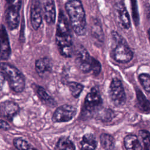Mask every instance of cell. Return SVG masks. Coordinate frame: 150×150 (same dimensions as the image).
Wrapping results in <instances>:
<instances>
[{"label":"cell","instance_id":"26","mask_svg":"<svg viewBox=\"0 0 150 150\" xmlns=\"http://www.w3.org/2000/svg\"><path fill=\"white\" fill-rule=\"evenodd\" d=\"M129 1L131 4L132 19L135 25L137 26L139 23V13L138 10L137 2V0H129Z\"/></svg>","mask_w":150,"mask_h":150},{"label":"cell","instance_id":"24","mask_svg":"<svg viewBox=\"0 0 150 150\" xmlns=\"http://www.w3.org/2000/svg\"><path fill=\"white\" fill-rule=\"evenodd\" d=\"M67 86L69 89L71 94L75 98H78L84 88V86L80 83L70 81L67 83Z\"/></svg>","mask_w":150,"mask_h":150},{"label":"cell","instance_id":"15","mask_svg":"<svg viewBox=\"0 0 150 150\" xmlns=\"http://www.w3.org/2000/svg\"><path fill=\"white\" fill-rule=\"evenodd\" d=\"M35 70L41 77L46 76L52 70V64L49 59L42 57L38 59L35 62Z\"/></svg>","mask_w":150,"mask_h":150},{"label":"cell","instance_id":"5","mask_svg":"<svg viewBox=\"0 0 150 150\" xmlns=\"http://www.w3.org/2000/svg\"><path fill=\"white\" fill-rule=\"evenodd\" d=\"M103 105V100L99 90L96 87L91 88L84 99L81 108V115L84 118H88L100 110Z\"/></svg>","mask_w":150,"mask_h":150},{"label":"cell","instance_id":"16","mask_svg":"<svg viewBox=\"0 0 150 150\" xmlns=\"http://www.w3.org/2000/svg\"><path fill=\"white\" fill-rule=\"evenodd\" d=\"M80 150H96L97 146V141L95 135L91 133L84 135L80 142Z\"/></svg>","mask_w":150,"mask_h":150},{"label":"cell","instance_id":"29","mask_svg":"<svg viewBox=\"0 0 150 150\" xmlns=\"http://www.w3.org/2000/svg\"><path fill=\"white\" fill-rule=\"evenodd\" d=\"M6 2V5L13 7L18 10H20L22 0H5Z\"/></svg>","mask_w":150,"mask_h":150},{"label":"cell","instance_id":"13","mask_svg":"<svg viewBox=\"0 0 150 150\" xmlns=\"http://www.w3.org/2000/svg\"><path fill=\"white\" fill-rule=\"evenodd\" d=\"M1 59L2 60H6L10 57L11 50L7 31L4 25H1Z\"/></svg>","mask_w":150,"mask_h":150},{"label":"cell","instance_id":"3","mask_svg":"<svg viewBox=\"0 0 150 150\" xmlns=\"http://www.w3.org/2000/svg\"><path fill=\"white\" fill-rule=\"evenodd\" d=\"M1 78L6 80L12 90L16 93L23 91L25 86V77L15 66L8 63H1Z\"/></svg>","mask_w":150,"mask_h":150},{"label":"cell","instance_id":"21","mask_svg":"<svg viewBox=\"0 0 150 150\" xmlns=\"http://www.w3.org/2000/svg\"><path fill=\"white\" fill-rule=\"evenodd\" d=\"M138 138L142 150H150V132L148 131L139 130Z\"/></svg>","mask_w":150,"mask_h":150},{"label":"cell","instance_id":"2","mask_svg":"<svg viewBox=\"0 0 150 150\" xmlns=\"http://www.w3.org/2000/svg\"><path fill=\"white\" fill-rule=\"evenodd\" d=\"M65 9L69 17L70 25L78 36H83L86 32V14L80 0H69Z\"/></svg>","mask_w":150,"mask_h":150},{"label":"cell","instance_id":"8","mask_svg":"<svg viewBox=\"0 0 150 150\" xmlns=\"http://www.w3.org/2000/svg\"><path fill=\"white\" fill-rule=\"evenodd\" d=\"M75 62L79 69L83 73H87L91 71L92 57L81 45L79 46L76 51Z\"/></svg>","mask_w":150,"mask_h":150},{"label":"cell","instance_id":"19","mask_svg":"<svg viewBox=\"0 0 150 150\" xmlns=\"http://www.w3.org/2000/svg\"><path fill=\"white\" fill-rule=\"evenodd\" d=\"M101 146L104 150H115V139L108 134H101L100 137Z\"/></svg>","mask_w":150,"mask_h":150},{"label":"cell","instance_id":"27","mask_svg":"<svg viewBox=\"0 0 150 150\" xmlns=\"http://www.w3.org/2000/svg\"><path fill=\"white\" fill-rule=\"evenodd\" d=\"M138 79L144 89L150 93V75L146 73H142L139 75Z\"/></svg>","mask_w":150,"mask_h":150},{"label":"cell","instance_id":"1","mask_svg":"<svg viewBox=\"0 0 150 150\" xmlns=\"http://www.w3.org/2000/svg\"><path fill=\"white\" fill-rule=\"evenodd\" d=\"M56 43L60 54L64 57H71L73 54V47L71 31L66 16L60 11L56 31Z\"/></svg>","mask_w":150,"mask_h":150},{"label":"cell","instance_id":"25","mask_svg":"<svg viewBox=\"0 0 150 150\" xmlns=\"http://www.w3.org/2000/svg\"><path fill=\"white\" fill-rule=\"evenodd\" d=\"M91 36L93 38L100 42H102L104 40L103 32L98 22L97 23L94 22L93 26L91 27Z\"/></svg>","mask_w":150,"mask_h":150},{"label":"cell","instance_id":"31","mask_svg":"<svg viewBox=\"0 0 150 150\" xmlns=\"http://www.w3.org/2000/svg\"><path fill=\"white\" fill-rule=\"evenodd\" d=\"M146 15H147V18H148V21L150 22V6H148V8H147Z\"/></svg>","mask_w":150,"mask_h":150},{"label":"cell","instance_id":"17","mask_svg":"<svg viewBox=\"0 0 150 150\" xmlns=\"http://www.w3.org/2000/svg\"><path fill=\"white\" fill-rule=\"evenodd\" d=\"M124 144L126 150H142L138 137L135 135L129 134L124 138Z\"/></svg>","mask_w":150,"mask_h":150},{"label":"cell","instance_id":"4","mask_svg":"<svg viewBox=\"0 0 150 150\" xmlns=\"http://www.w3.org/2000/svg\"><path fill=\"white\" fill-rule=\"evenodd\" d=\"M111 36L115 42V46L112 50L113 59L121 63L130 62L133 57V52L125 39L115 31L112 32Z\"/></svg>","mask_w":150,"mask_h":150},{"label":"cell","instance_id":"20","mask_svg":"<svg viewBox=\"0 0 150 150\" xmlns=\"http://www.w3.org/2000/svg\"><path fill=\"white\" fill-rule=\"evenodd\" d=\"M136 96L139 107L143 111L150 112V101H149L142 92L139 90L136 89Z\"/></svg>","mask_w":150,"mask_h":150},{"label":"cell","instance_id":"22","mask_svg":"<svg viewBox=\"0 0 150 150\" xmlns=\"http://www.w3.org/2000/svg\"><path fill=\"white\" fill-rule=\"evenodd\" d=\"M56 150H76L74 143L67 137H61L56 143Z\"/></svg>","mask_w":150,"mask_h":150},{"label":"cell","instance_id":"18","mask_svg":"<svg viewBox=\"0 0 150 150\" xmlns=\"http://www.w3.org/2000/svg\"><path fill=\"white\" fill-rule=\"evenodd\" d=\"M36 93L41 100V101L45 104L50 106L54 107L57 103L54 99L47 93V91L42 86H36Z\"/></svg>","mask_w":150,"mask_h":150},{"label":"cell","instance_id":"33","mask_svg":"<svg viewBox=\"0 0 150 150\" xmlns=\"http://www.w3.org/2000/svg\"><path fill=\"white\" fill-rule=\"evenodd\" d=\"M15 150H18V149H15Z\"/></svg>","mask_w":150,"mask_h":150},{"label":"cell","instance_id":"23","mask_svg":"<svg viewBox=\"0 0 150 150\" xmlns=\"http://www.w3.org/2000/svg\"><path fill=\"white\" fill-rule=\"evenodd\" d=\"M13 145L18 150H38L22 138H16L13 140Z\"/></svg>","mask_w":150,"mask_h":150},{"label":"cell","instance_id":"9","mask_svg":"<svg viewBox=\"0 0 150 150\" xmlns=\"http://www.w3.org/2000/svg\"><path fill=\"white\" fill-rule=\"evenodd\" d=\"M19 107L13 101H5L1 104V114L8 121H12L13 118L18 114Z\"/></svg>","mask_w":150,"mask_h":150},{"label":"cell","instance_id":"12","mask_svg":"<svg viewBox=\"0 0 150 150\" xmlns=\"http://www.w3.org/2000/svg\"><path fill=\"white\" fill-rule=\"evenodd\" d=\"M115 8L117 13V17L122 26L124 29H129L131 26L129 16L122 1L121 0L117 1L115 4Z\"/></svg>","mask_w":150,"mask_h":150},{"label":"cell","instance_id":"11","mask_svg":"<svg viewBox=\"0 0 150 150\" xmlns=\"http://www.w3.org/2000/svg\"><path fill=\"white\" fill-rule=\"evenodd\" d=\"M42 16L40 4L39 0H33L30 8V22L32 28L38 30L42 23Z\"/></svg>","mask_w":150,"mask_h":150},{"label":"cell","instance_id":"32","mask_svg":"<svg viewBox=\"0 0 150 150\" xmlns=\"http://www.w3.org/2000/svg\"><path fill=\"white\" fill-rule=\"evenodd\" d=\"M147 33H148V39L150 42V28H149L147 30Z\"/></svg>","mask_w":150,"mask_h":150},{"label":"cell","instance_id":"10","mask_svg":"<svg viewBox=\"0 0 150 150\" xmlns=\"http://www.w3.org/2000/svg\"><path fill=\"white\" fill-rule=\"evenodd\" d=\"M5 21L10 30H14L18 27L19 23V11L9 6H6L5 11Z\"/></svg>","mask_w":150,"mask_h":150},{"label":"cell","instance_id":"28","mask_svg":"<svg viewBox=\"0 0 150 150\" xmlns=\"http://www.w3.org/2000/svg\"><path fill=\"white\" fill-rule=\"evenodd\" d=\"M101 70V65L98 60L92 57L91 64V71L95 76L98 75Z\"/></svg>","mask_w":150,"mask_h":150},{"label":"cell","instance_id":"14","mask_svg":"<svg viewBox=\"0 0 150 150\" xmlns=\"http://www.w3.org/2000/svg\"><path fill=\"white\" fill-rule=\"evenodd\" d=\"M43 16L49 24H53L56 21V8L53 0H42Z\"/></svg>","mask_w":150,"mask_h":150},{"label":"cell","instance_id":"6","mask_svg":"<svg viewBox=\"0 0 150 150\" xmlns=\"http://www.w3.org/2000/svg\"><path fill=\"white\" fill-rule=\"evenodd\" d=\"M109 97L112 103L115 107H121L126 102V95L121 81L113 78L109 87Z\"/></svg>","mask_w":150,"mask_h":150},{"label":"cell","instance_id":"7","mask_svg":"<svg viewBox=\"0 0 150 150\" xmlns=\"http://www.w3.org/2000/svg\"><path fill=\"white\" fill-rule=\"evenodd\" d=\"M77 113V108L73 105L64 104L58 107L53 114L52 120L54 122H64L71 120Z\"/></svg>","mask_w":150,"mask_h":150},{"label":"cell","instance_id":"30","mask_svg":"<svg viewBox=\"0 0 150 150\" xmlns=\"http://www.w3.org/2000/svg\"><path fill=\"white\" fill-rule=\"evenodd\" d=\"M11 128L10 125L4 120H1V128L3 130L6 131L9 129Z\"/></svg>","mask_w":150,"mask_h":150}]
</instances>
